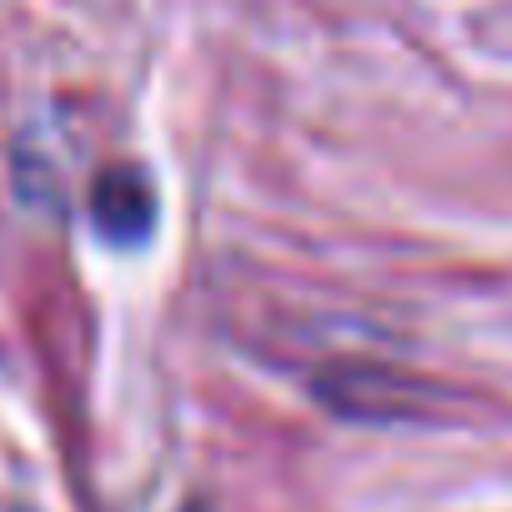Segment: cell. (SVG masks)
Masks as SVG:
<instances>
[{
	"instance_id": "7a4b0ae2",
	"label": "cell",
	"mask_w": 512,
	"mask_h": 512,
	"mask_svg": "<svg viewBox=\"0 0 512 512\" xmlns=\"http://www.w3.org/2000/svg\"><path fill=\"white\" fill-rule=\"evenodd\" d=\"M191 512H201V507H191Z\"/></svg>"
},
{
	"instance_id": "6da1fadb",
	"label": "cell",
	"mask_w": 512,
	"mask_h": 512,
	"mask_svg": "<svg viewBox=\"0 0 512 512\" xmlns=\"http://www.w3.org/2000/svg\"><path fill=\"white\" fill-rule=\"evenodd\" d=\"M91 216H96V226H101L106 241L136 246V241L151 231V221H156V196H151V186H146L141 171L116 166V171H106V176L96 181V191H91Z\"/></svg>"
}]
</instances>
